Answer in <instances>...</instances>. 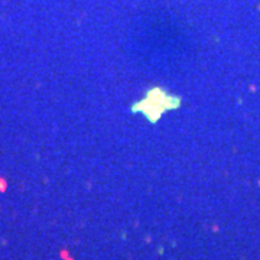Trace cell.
Instances as JSON below:
<instances>
[{
	"mask_svg": "<svg viewBox=\"0 0 260 260\" xmlns=\"http://www.w3.org/2000/svg\"><path fill=\"white\" fill-rule=\"evenodd\" d=\"M179 104H181V98H176L171 94H166L162 88L155 87L148 93L146 100L135 104L133 111H142V113H145V116L148 117L149 122L155 123L156 120L162 116V113L165 110L178 109Z\"/></svg>",
	"mask_w": 260,
	"mask_h": 260,
	"instance_id": "6da1fadb",
	"label": "cell"
},
{
	"mask_svg": "<svg viewBox=\"0 0 260 260\" xmlns=\"http://www.w3.org/2000/svg\"><path fill=\"white\" fill-rule=\"evenodd\" d=\"M5 189H6V182L0 178V191H5Z\"/></svg>",
	"mask_w": 260,
	"mask_h": 260,
	"instance_id": "7a4b0ae2",
	"label": "cell"
}]
</instances>
